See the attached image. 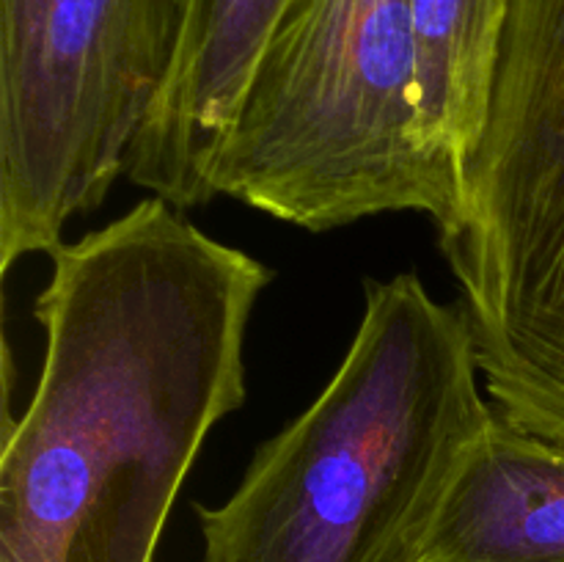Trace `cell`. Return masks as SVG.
Returning <instances> with one entry per match:
<instances>
[{
    "instance_id": "cell-3",
    "label": "cell",
    "mask_w": 564,
    "mask_h": 562,
    "mask_svg": "<svg viewBox=\"0 0 564 562\" xmlns=\"http://www.w3.org/2000/svg\"><path fill=\"white\" fill-rule=\"evenodd\" d=\"M213 191L308 231L386 213L449 224L460 191L424 152L411 0H292L215 158Z\"/></svg>"
},
{
    "instance_id": "cell-8",
    "label": "cell",
    "mask_w": 564,
    "mask_h": 562,
    "mask_svg": "<svg viewBox=\"0 0 564 562\" xmlns=\"http://www.w3.org/2000/svg\"><path fill=\"white\" fill-rule=\"evenodd\" d=\"M512 0H411L427 158L460 191L482 138Z\"/></svg>"
},
{
    "instance_id": "cell-1",
    "label": "cell",
    "mask_w": 564,
    "mask_h": 562,
    "mask_svg": "<svg viewBox=\"0 0 564 562\" xmlns=\"http://www.w3.org/2000/svg\"><path fill=\"white\" fill-rule=\"evenodd\" d=\"M50 259L42 372L6 413L0 562H154L204 441L246 402L273 270L160 196Z\"/></svg>"
},
{
    "instance_id": "cell-5",
    "label": "cell",
    "mask_w": 564,
    "mask_h": 562,
    "mask_svg": "<svg viewBox=\"0 0 564 562\" xmlns=\"http://www.w3.org/2000/svg\"><path fill=\"white\" fill-rule=\"evenodd\" d=\"M182 0H0V270L53 253L124 174Z\"/></svg>"
},
{
    "instance_id": "cell-6",
    "label": "cell",
    "mask_w": 564,
    "mask_h": 562,
    "mask_svg": "<svg viewBox=\"0 0 564 562\" xmlns=\"http://www.w3.org/2000/svg\"><path fill=\"white\" fill-rule=\"evenodd\" d=\"M292 0H182L165 80L127 154L124 176L176 209L213 202V165L251 72Z\"/></svg>"
},
{
    "instance_id": "cell-4",
    "label": "cell",
    "mask_w": 564,
    "mask_h": 562,
    "mask_svg": "<svg viewBox=\"0 0 564 562\" xmlns=\"http://www.w3.org/2000/svg\"><path fill=\"white\" fill-rule=\"evenodd\" d=\"M438 246L494 408L564 444V0H512L482 138Z\"/></svg>"
},
{
    "instance_id": "cell-7",
    "label": "cell",
    "mask_w": 564,
    "mask_h": 562,
    "mask_svg": "<svg viewBox=\"0 0 564 562\" xmlns=\"http://www.w3.org/2000/svg\"><path fill=\"white\" fill-rule=\"evenodd\" d=\"M424 562H564V444L496 411L446 496Z\"/></svg>"
},
{
    "instance_id": "cell-2",
    "label": "cell",
    "mask_w": 564,
    "mask_h": 562,
    "mask_svg": "<svg viewBox=\"0 0 564 562\" xmlns=\"http://www.w3.org/2000/svg\"><path fill=\"white\" fill-rule=\"evenodd\" d=\"M496 408L460 306L416 273L364 281V314L317 400L198 505L204 562H424Z\"/></svg>"
}]
</instances>
